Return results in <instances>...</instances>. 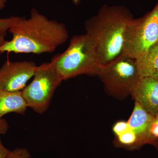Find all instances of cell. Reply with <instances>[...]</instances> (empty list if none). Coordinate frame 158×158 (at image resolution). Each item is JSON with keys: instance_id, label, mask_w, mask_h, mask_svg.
I'll list each match as a JSON object with an SVG mask.
<instances>
[{"instance_id": "cell-7", "label": "cell", "mask_w": 158, "mask_h": 158, "mask_svg": "<svg viewBox=\"0 0 158 158\" xmlns=\"http://www.w3.org/2000/svg\"><path fill=\"white\" fill-rule=\"evenodd\" d=\"M37 65L33 62L7 61L0 68V89L21 91L34 77Z\"/></svg>"}, {"instance_id": "cell-4", "label": "cell", "mask_w": 158, "mask_h": 158, "mask_svg": "<svg viewBox=\"0 0 158 158\" xmlns=\"http://www.w3.org/2000/svg\"><path fill=\"white\" fill-rule=\"evenodd\" d=\"M96 76L106 91L119 99L131 95L140 78L135 59L124 55L101 65Z\"/></svg>"}, {"instance_id": "cell-3", "label": "cell", "mask_w": 158, "mask_h": 158, "mask_svg": "<svg viewBox=\"0 0 158 158\" xmlns=\"http://www.w3.org/2000/svg\"><path fill=\"white\" fill-rule=\"evenodd\" d=\"M51 63L62 81L81 75H97L101 66L94 45L86 34L72 37L67 48Z\"/></svg>"}, {"instance_id": "cell-16", "label": "cell", "mask_w": 158, "mask_h": 158, "mask_svg": "<svg viewBox=\"0 0 158 158\" xmlns=\"http://www.w3.org/2000/svg\"><path fill=\"white\" fill-rule=\"evenodd\" d=\"M9 128L8 122L4 118H0V135L5 134Z\"/></svg>"}, {"instance_id": "cell-20", "label": "cell", "mask_w": 158, "mask_h": 158, "mask_svg": "<svg viewBox=\"0 0 158 158\" xmlns=\"http://www.w3.org/2000/svg\"><path fill=\"white\" fill-rule=\"evenodd\" d=\"M82 0H72V2L74 5L77 6L80 4V3L81 2Z\"/></svg>"}, {"instance_id": "cell-12", "label": "cell", "mask_w": 158, "mask_h": 158, "mask_svg": "<svg viewBox=\"0 0 158 158\" xmlns=\"http://www.w3.org/2000/svg\"><path fill=\"white\" fill-rule=\"evenodd\" d=\"M22 17L12 16L6 18H0V34H6L10 28L16 24Z\"/></svg>"}, {"instance_id": "cell-1", "label": "cell", "mask_w": 158, "mask_h": 158, "mask_svg": "<svg viewBox=\"0 0 158 158\" xmlns=\"http://www.w3.org/2000/svg\"><path fill=\"white\" fill-rule=\"evenodd\" d=\"M9 31L12 39L1 47L2 53L52 52L69 38L65 24L49 19L35 8L31 9L28 19L22 18Z\"/></svg>"}, {"instance_id": "cell-17", "label": "cell", "mask_w": 158, "mask_h": 158, "mask_svg": "<svg viewBox=\"0 0 158 158\" xmlns=\"http://www.w3.org/2000/svg\"><path fill=\"white\" fill-rule=\"evenodd\" d=\"M9 151L10 150L4 146L0 139V158H6Z\"/></svg>"}, {"instance_id": "cell-9", "label": "cell", "mask_w": 158, "mask_h": 158, "mask_svg": "<svg viewBox=\"0 0 158 158\" xmlns=\"http://www.w3.org/2000/svg\"><path fill=\"white\" fill-rule=\"evenodd\" d=\"M154 116L135 102L132 113L128 120L129 128L135 135L140 148L145 144L154 146L149 135V129Z\"/></svg>"}, {"instance_id": "cell-19", "label": "cell", "mask_w": 158, "mask_h": 158, "mask_svg": "<svg viewBox=\"0 0 158 158\" xmlns=\"http://www.w3.org/2000/svg\"><path fill=\"white\" fill-rule=\"evenodd\" d=\"M7 1V0H0V11L6 7Z\"/></svg>"}, {"instance_id": "cell-18", "label": "cell", "mask_w": 158, "mask_h": 158, "mask_svg": "<svg viewBox=\"0 0 158 158\" xmlns=\"http://www.w3.org/2000/svg\"><path fill=\"white\" fill-rule=\"evenodd\" d=\"M5 36H6V35L0 34V48L6 41V39H5ZM2 53V52H1V50H0V55Z\"/></svg>"}, {"instance_id": "cell-6", "label": "cell", "mask_w": 158, "mask_h": 158, "mask_svg": "<svg viewBox=\"0 0 158 158\" xmlns=\"http://www.w3.org/2000/svg\"><path fill=\"white\" fill-rule=\"evenodd\" d=\"M158 40V2L142 17L134 18L126 31L123 55L135 59L144 55Z\"/></svg>"}, {"instance_id": "cell-21", "label": "cell", "mask_w": 158, "mask_h": 158, "mask_svg": "<svg viewBox=\"0 0 158 158\" xmlns=\"http://www.w3.org/2000/svg\"></svg>"}, {"instance_id": "cell-5", "label": "cell", "mask_w": 158, "mask_h": 158, "mask_svg": "<svg viewBox=\"0 0 158 158\" xmlns=\"http://www.w3.org/2000/svg\"><path fill=\"white\" fill-rule=\"evenodd\" d=\"M33 77L32 82L22 92L28 107L41 114L48 110L54 93L62 80L51 62L37 66Z\"/></svg>"}, {"instance_id": "cell-2", "label": "cell", "mask_w": 158, "mask_h": 158, "mask_svg": "<svg viewBox=\"0 0 158 158\" xmlns=\"http://www.w3.org/2000/svg\"><path fill=\"white\" fill-rule=\"evenodd\" d=\"M134 18L125 6L105 4L96 15L85 21L86 34L94 45L100 65L123 55L126 31Z\"/></svg>"}, {"instance_id": "cell-13", "label": "cell", "mask_w": 158, "mask_h": 158, "mask_svg": "<svg viewBox=\"0 0 158 158\" xmlns=\"http://www.w3.org/2000/svg\"><path fill=\"white\" fill-rule=\"evenodd\" d=\"M149 135L154 146L158 148V114L154 116L149 129Z\"/></svg>"}, {"instance_id": "cell-8", "label": "cell", "mask_w": 158, "mask_h": 158, "mask_svg": "<svg viewBox=\"0 0 158 158\" xmlns=\"http://www.w3.org/2000/svg\"><path fill=\"white\" fill-rule=\"evenodd\" d=\"M131 95L153 116L158 114V77L139 78Z\"/></svg>"}, {"instance_id": "cell-11", "label": "cell", "mask_w": 158, "mask_h": 158, "mask_svg": "<svg viewBox=\"0 0 158 158\" xmlns=\"http://www.w3.org/2000/svg\"><path fill=\"white\" fill-rule=\"evenodd\" d=\"M135 60L140 77H158V40Z\"/></svg>"}, {"instance_id": "cell-10", "label": "cell", "mask_w": 158, "mask_h": 158, "mask_svg": "<svg viewBox=\"0 0 158 158\" xmlns=\"http://www.w3.org/2000/svg\"><path fill=\"white\" fill-rule=\"evenodd\" d=\"M27 108L22 90L13 92L0 89V118L9 113L23 115Z\"/></svg>"}, {"instance_id": "cell-15", "label": "cell", "mask_w": 158, "mask_h": 158, "mask_svg": "<svg viewBox=\"0 0 158 158\" xmlns=\"http://www.w3.org/2000/svg\"><path fill=\"white\" fill-rule=\"evenodd\" d=\"M128 129L127 122L120 121L116 123L113 126V130L116 137L126 131Z\"/></svg>"}, {"instance_id": "cell-14", "label": "cell", "mask_w": 158, "mask_h": 158, "mask_svg": "<svg viewBox=\"0 0 158 158\" xmlns=\"http://www.w3.org/2000/svg\"><path fill=\"white\" fill-rule=\"evenodd\" d=\"M31 156V153L27 148H18L10 151L6 158H30Z\"/></svg>"}]
</instances>
